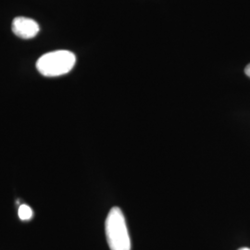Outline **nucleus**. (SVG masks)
<instances>
[{
  "mask_svg": "<svg viewBox=\"0 0 250 250\" xmlns=\"http://www.w3.org/2000/svg\"><path fill=\"white\" fill-rule=\"evenodd\" d=\"M105 230L110 250H131V239L125 215L120 208L114 207L109 210Z\"/></svg>",
  "mask_w": 250,
  "mask_h": 250,
  "instance_id": "obj_1",
  "label": "nucleus"
},
{
  "mask_svg": "<svg viewBox=\"0 0 250 250\" xmlns=\"http://www.w3.org/2000/svg\"><path fill=\"white\" fill-rule=\"evenodd\" d=\"M75 62V55L71 51L56 50L40 57L36 68L45 77H57L71 72Z\"/></svg>",
  "mask_w": 250,
  "mask_h": 250,
  "instance_id": "obj_2",
  "label": "nucleus"
},
{
  "mask_svg": "<svg viewBox=\"0 0 250 250\" xmlns=\"http://www.w3.org/2000/svg\"><path fill=\"white\" fill-rule=\"evenodd\" d=\"M40 27L35 20L26 17H17L13 20L12 22V32L16 36L30 39L37 36L39 33Z\"/></svg>",
  "mask_w": 250,
  "mask_h": 250,
  "instance_id": "obj_3",
  "label": "nucleus"
},
{
  "mask_svg": "<svg viewBox=\"0 0 250 250\" xmlns=\"http://www.w3.org/2000/svg\"><path fill=\"white\" fill-rule=\"evenodd\" d=\"M18 214L19 218L21 221H29L33 217V210H32V208L29 206L23 204V205L20 206Z\"/></svg>",
  "mask_w": 250,
  "mask_h": 250,
  "instance_id": "obj_4",
  "label": "nucleus"
},
{
  "mask_svg": "<svg viewBox=\"0 0 250 250\" xmlns=\"http://www.w3.org/2000/svg\"><path fill=\"white\" fill-rule=\"evenodd\" d=\"M245 72H246V74H247L249 77H250V64H249V65L246 67Z\"/></svg>",
  "mask_w": 250,
  "mask_h": 250,
  "instance_id": "obj_5",
  "label": "nucleus"
},
{
  "mask_svg": "<svg viewBox=\"0 0 250 250\" xmlns=\"http://www.w3.org/2000/svg\"><path fill=\"white\" fill-rule=\"evenodd\" d=\"M239 250H250V249H248V248H243V249H240Z\"/></svg>",
  "mask_w": 250,
  "mask_h": 250,
  "instance_id": "obj_6",
  "label": "nucleus"
}]
</instances>
